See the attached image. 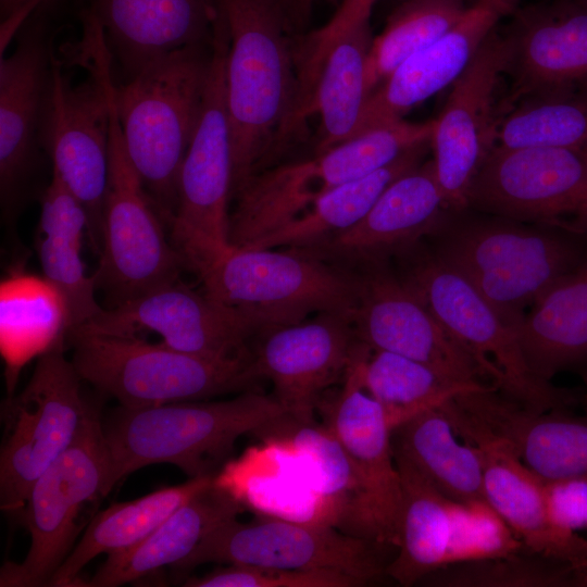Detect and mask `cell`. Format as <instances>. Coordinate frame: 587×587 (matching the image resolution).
I'll use <instances>...</instances> for the list:
<instances>
[{
    "label": "cell",
    "mask_w": 587,
    "mask_h": 587,
    "mask_svg": "<svg viewBox=\"0 0 587 587\" xmlns=\"http://www.w3.org/2000/svg\"><path fill=\"white\" fill-rule=\"evenodd\" d=\"M215 477L190 478L132 501L113 503L98 512L88 522L50 586H79V574L91 560L102 553L110 555L135 546L175 510L211 485Z\"/></svg>",
    "instance_id": "cell-31"
},
{
    "label": "cell",
    "mask_w": 587,
    "mask_h": 587,
    "mask_svg": "<svg viewBox=\"0 0 587 587\" xmlns=\"http://www.w3.org/2000/svg\"><path fill=\"white\" fill-rule=\"evenodd\" d=\"M53 51L49 25L39 17L0 60V198L5 218L20 208L43 145Z\"/></svg>",
    "instance_id": "cell-23"
},
{
    "label": "cell",
    "mask_w": 587,
    "mask_h": 587,
    "mask_svg": "<svg viewBox=\"0 0 587 587\" xmlns=\"http://www.w3.org/2000/svg\"><path fill=\"white\" fill-rule=\"evenodd\" d=\"M286 414L274 395L255 389L218 401L120 405L101 421L109 463L105 495L151 464H173L189 478L215 476L238 438Z\"/></svg>",
    "instance_id": "cell-3"
},
{
    "label": "cell",
    "mask_w": 587,
    "mask_h": 587,
    "mask_svg": "<svg viewBox=\"0 0 587 587\" xmlns=\"http://www.w3.org/2000/svg\"><path fill=\"white\" fill-rule=\"evenodd\" d=\"M213 41V40H212ZM212 42L175 51L116 84L113 102L127 154L145 190L168 223L180 168L197 129Z\"/></svg>",
    "instance_id": "cell-4"
},
{
    "label": "cell",
    "mask_w": 587,
    "mask_h": 587,
    "mask_svg": "<svg viewBox=\"0 0 587 587\" xmlns=\"http://www.w3.org/2000/svg\"><path fill=\"white\" fill-rule=\"evenodd\" d=\"M400 475L402 510L397 555L385 574L410 587L447 565L453 534L454 500L437 490L401 454L394 452Z\"/></svg>",
    "instance_id": "cell-30"
},
{
    "label": "cell",
    "mask_w": 587,
    "mask_h": 587,
    "mask_svg": "<svg viewBox=\"0 0 587 587\" xmlns=\"http://www.w3.org/2000/svg\"><path fill=\"white\" fill-rule=\"evenodd\" d=\"M586 404H587V396H586Z\"/></svg>",
    "instance_id": "cell-51"
},
{
    "label": "cell",
    "mask_w": 587,
    "mask_h": 587,
    "mask_svg": "<svg viewBox=\"0 0 587 587\" xmlns=\"http://www.w3.org/2000/svg\"><path fill=\"white\" fill-rule=\"evenodd\" d=\"M586 573H587V561H586Z\"/></svg>",
    "instance_id": "cell-50"
},
{
    "label": "cell",
    "mask_w": 587,
    "mask_h": 587,
    "mask_svg": "<svg viewBox=\"0 0 587 587\" xmlns=\"http://www.w3.org/2000/svg\"><path fill=\"white\" fill-rule=\"evenodd\" d=\"M243 507L216 480L175 510L135 546L108 555L89 579L90 587H116L175 566L214 529L237 519Z\"/></svg>",
    "instance_id": "cell-28"
},
{
    "label": "cell",
    "mask_w": 587,
    "mask_h": 587,
    "mask_svg": "<svg viewBox=\"0 0 587 587\" xmlns=\"http://www.w3.org/2000/svg\"><path fill=\"white\" fill-rule=\"evenodd\" d=\"M587 149V93L580 88L524 99L497 118L494 146Z\"/></svg>",
    "instance_id": "cell-37"
},
{
    "label": "cell",
    "mask_w": 587,
    "mask_h": 587,
    "mask_svg": "<svg viewBox=\"0 0 587 587\" xmlns=\"http://www.w3.org/2000/svg\"><path fill=\"white\" fill-rule=\"evenodd\" d=\"M512 332L542 380L587 367V260L542 292Z\"/></svg>",
    "instance_id": "cell-29"
},
{
    "label": "cell",
    "mask_w": 587,
    "mask_h": 587,
    "mask_svg": "<svg viewBox=\"0 0 587 587\" xmlns=\"http://www.w3.org/2000/svg\"><path fill=\"white\" fill-rule=\"evenodd\" d=\"M228 26L226 103L235 190L280 162L298 126L291 0H218Z\"/></svg>",
    "instance_id": "cell-1"
},
{
    "label": "cell",
    "mask_w": 587,
    "mask_h": 587,
    "mask_svg": "<svg viewBox=\"0 0 587 587\" xmlns=\"http://www.w3.org/2000/svg\"><path fill=\"white\" fill-rule=\"evenodd\" d=\"M80 249L82 246L46 237L37 247L43 277L60 291L67 304L70 330L87 324L104 309L96 299L95 278L86 274Z\"/></svg>",
    "instance_id": "cell-42"
},
{
    "label": "cell",
    "mask_w": 587,
    "mask_h": 587,
    "mask_svg": "<svg viewBox=\"0 0 587 587\" xmlns=\"http://www.w3.org/2000/svg\"><path fill=\"white\" fill-rule=\"evenodd\" d=\"M228 26L220 17L200 120L185 155L177 185L171 241L185 266L193 268L230 246L233 157L226 103Z\"/></svg>",
    "instance_id": "cell-12"
},
{
    "label": "cell",
    "mask_w": 587,
    "mask_h": 587,
    "mask_svg": "<svg viewBox=\"0 0 587 587\" xmlns=\"http://www.w3.org/2000/svg\"><path fill=\"white\" fill-rule=\"evenodd\" d=\"M80 20L83 35L75 59L88 76L72 84L53 51L42 143L52 171L84 204L89 236L99 248L109 175L110 88L115 78L100 24L87 10Z\"/></svg>",
    "instance_id": "cell-9"
},
{
    "label": "cell",
    "mask_w": 587,
    "mask_h": 587,
    "mask_svg": "<svg viewBox=\"0 0 587 587\" xmlns=\"http://www.w3.org/2000/svg\"><path fill=\"white\" fill-rule=\"evenodd\" d=\"M87 211L77 196L52 171V177L42 199L39 228L42 237L82 246L88 230Z\"/></svg>",
    "instance_id": "cell-44"
},
{
    "label": "cell",
    "mask_w": 587,
    "mask_h": 587,
    "mask_svg": "<svg viewBox=\"0 0 587 587\" xmlns=\"http://www.w3.org/2000/svg\"><path fill=\"white\" fill-rule=\"evenodd\" d=\"M512 329L551 285L587 260V239L471 209L446 208L421 237Z\"/></svg>",
    "instance_id": "cell-2"
},
{
    "label": "cell",
    "mask_w": 587,
    "mask_h": 587,
    "mask_svg": "<svg viewBox=\"0 0 587 587\" xmlns=\"http://www.w3.org/2000/svg\"><path fill=\"white\" fill-rule=\"evenodd\" d=\"M521 1L475 0L470 4L444 36L405 60L366 98L354 136L401 120L414 105L452 84Z\"/></svg>",
    "instance_id": "cell-25"
},
{
    "label": "cell",
    "mask_w": 587,
    "mask_h": 587,
    "mask_svg": "<svg viewBox=\"0 0 587 587\" xmlns=\"http://www.w3.org/2000/svg\"><path fill=\"white\" fill-rule=\"evenodd\" d=\"M458 435L475 447L483 470L485 500L526 549L586 572L587 540L549 522L544 479L528 469L509 442L462 409L453 398L441 404Z\"/></svg>",
    "instance_id": "cell-22"
},
{
    "label": "cell",
    "mask_w": 587,
    "mask_h": 587,
    "mask_svg": "<svg viewBox=\"0 0 587 587\" xmlns=\"http://www.w3.org/2000/svg\"><path fill=\"white\" fill-rule=\"evenodd\" d=\"M420 583L434 587H567L586 585L587 574L525 548L507 555L444 566Z\"/></svg>",
    "instance_id": "cell-39"
},
{
    "label": "cell",
    "mask_w": 587,
    "mask_h": 587,
    "mask_svg": "<svg viewBox=\"0 0 587 587\" xmlns=\"http://www.w3.org/2000/svg\"><path fill=\"white\" fill-rule=\"evenodd\" d=\"M466 207L587 239V149L492 148Z\"/></svg>",
    "instance_id": "cell-15"
},
{
    "label": "cell",
    "mask_w": 587,
    "mask_h": 587,
    "mask_svg": "<svg viewBox=\"0 0 587 587\" xmlns=\"http://www.w3.org/2000/svg\"><path fill=\"white\" fill-rule=\"evenodd\" d=\"M71 361L83 380L125 408L210 400L253 390L261 379L252 350L214 359L150 344L137 336L72 329Z\"/></svg>",
    "instance_id": "cell-7"
},
{
    "label": "cell",
    "mask_w": 587,
    "mask_h": 587,
    "mask_svg": "<svg viewBox=\"0 0 587 587\" xmlns=\"http://www.w3.org/2000/svg\"><path fill=\"white\" fill-rule=\"evenodd\" d=\"M379 546L327 525L279 519L242 523L237 517L214 529L172 569L187 573L214 562L277 570H327L365 585L385 574Z\"/></svg>",
    "instance_id": "cell-17"
},
{
    "label": "cell",
    "mask_w": 587,
    "mask_h": 587,
    "mask_svg": "<svg viewBox=\"0 0 587 587\" xmlns=\"http://www.w3.org/2000/svg\"><path fill=\"white\" fill-rule=\"evenodd\" d=\"M446 208L432 159L392 182L353 226L296 250L338 265L389 257L421 238Z\"/></svg>",
    "instance_id": "cell-27"
},
{
    "label": "cell",
    "mask_w": 587,
    "mask_h": 587,
    "mask_svg": "<svg viewBox=\"0 0 587 587\" xmlns=\"http://www.w3.org/2000/svg\"><path fill=\"white\" fill-rule=\"evenodd\" d=\"M362 382L383 408L391 430L461 392L487 386L457 384L425 363L383 350H371L365 357Z\"/></svg>",
    "instance_id": "cell-36"
},
{
    "label": "cell",
    "mask_w": 587,
    "mask_h": 587,
    "mask_svg": "<svg viewBox=\"0 0 587 587\" xmlns=\"http://www.w3.org/2000/svg\"><path fill=\"white\" fill-rule=\"evenodd\" d=\"M188 587H354L363 584L327 570H277L228 564L200 577L185 580Z\"/></svg>",
    "instance_id": "cell-43"
},
{
    "label": "cell",
    "mask_w": 587,
    "mask_h": 587,
    "mask_svg": "<svg viewBox=\"0 0 587 587\" xmlns=\"http://www.w3.org/2000/svg\"><path fill=\"white\" fill-rule=\"evenodd\" d=\"M70 330L67 304L43 276L13 273L0 284V348L13 386L20 370L59 344Z\"/></svg>",
    "instance_id": "cell-32"
},
{
    "label": "cell",
    "mask_w": 587,
    "mask_h": 587,
    "mask_svg": "<svg viewBox=\"0 0 587 587\" xmlns=\"http://www.w3.org/2000/svg\"><path fill=\"white\" fill-rule=\"evenodd\" d=\"M377 0H341L330 20L319 29L299 39L298 61L307 80H314L336 40L354 25L370 20Z\"/></svg>",
    "instance_id": "cell-45"
},
{
    "label": "cell",
    "mask_w": 587,
    "mask_h": 587,
    "mask_svg": "<svg viewBox=\"0 0 587 587\" xmlns=\"http://www.w3.org/2000/svg\"><path fill=\"white\" fill-rule=\"evenodd\" d=\"M401 1H404V0H397V3L401 2ZM466 3L470 5L472 4L475 0H465Z\"/></svg>",
    "instance_id": "cell-49"
},
{
    "label": "cell",
    "mask_w": 587,
    "mask_h": 587,
    "mask_svg": "<svg viewBox=\"0 0 587 587\" xmlns=\"http://www.w3.org/2000/svg\"><path fill=\"white\" fill-rule=\"evenodd\" d=\"M469 4L465 0H404L373 38L365 63L366 98L412 55L444 36Z\"/></svg>",
    "instance_id": "cell-38"
},
{
    "label": "cell",
    "mask_w": 587,
    "mask_h": 587,
    "mask_svg": "<svg viewBox=\"0 0 587 587\" xmlns=\"http://www.w3.org/2000/svg\"><path fill=\"white\" fill-rule=\"evenodd\" d=\"M525 549L501 515L484 499L455 501L447 565L507 555Z\"/></svg>",
    "instance_id": "cell-41"
},
{
    "label": "cell",
    "mask_w": 587,
    "mask_h": 587,
    "mask_svg": "<svg viewBox=\"0 0 587 587\" xmlns=\"http://www.w3.org/2000/svg\"><path fill=\"white\" fill-rule=\"evenodd\" d=\"M192 271L202 290L241 314L257 336L312 314L350 316L355 304L351 271L301 250L229 246Z\"/></svg>",
    "instance_id": "cell-6"
},
{
    "label": "cell",
    "mask_w": 587,
    "mask_h": 587,
    "mask_svg": "<svg viewBox=\"0 0 587 587\" xmlns=\"http://www.w3.org/2000/svg\"><path fill=\"white\" fill-rule=\"evenodd\" d=\"M124 83L175 51L211 43L218 0H85Z\"/></svg>",
    "instance_id": "cell-24"
},
{
    "label": "cell",
    "mask_w": 587,
    "mask_h": 587,
    "mask_svg": "<svg viewBox=\"0 0 587 587\" xmlns=\"http://www.w3.org/2000/svg\"><path fill=\"white\" fill-rule=\"evenodd\" d=\"M40 0H0V16L2 23V29L11 26V29L17 25L18 21L30 12V9L35 7Z\"/></svg>",
    "instance_id": "cell-47"
},
{
    "label": "cell",
    "mask_w": 587,
    "mask_h": 587,
    "mask_svg": "<svg viewBox=\"0 0 587 587\" xmlns=\"http://www.w3.org/2000/svg\"><path fill=\"white\" fill-rule=\"evenodd\" d=\"M389 259L441 326L476 358L499 392L538 412L565 409L575 401L571 390L555 387L529 370L512 329L422 238L397 249Z\"/></svg>",
    "instance_id": "cell-8"
},
{
    "label": "cell",
    "mask_w": 587,
    "mask_h": 587,
    "mask_svg": "<svg viewBox=\"0 0 587 587\" xmlns=\"http://www.w3.org/2000/svg\"><path fill=\"white\" fill-rule=\"evenodd\" d=\"M435 120H398L316 152L279 162L249 176L233 193L229 243L246 248L312 208L336 188L395 161L410 148L429 141Z\"/></svg>",
    "instance_id": "cell-5"
},
{
    "label": "cell",
    "mask_w": 587,
    "mask_h": 587,
    "mask_svg": "<svg viewBox=\"0 0 587 587\" xmlns=\"http://www.w3.org/2000/svg\"><path fill=\"white\" fill-rule=\"evenodd\" d=\"M371 348L361 345L336 390L325 392L316 411L345 449L357 479V494L345 514L355 535L398 548L402 491L391 427L380 404L362 382Z\"/></svg>",
    "instance_id": "cell-14"
},
{
    "label": "cell",
    "mask_w": 587,
    "mask_h": 587,
    "mask_svg": "<svg viewBox=\"0 0 587 587\" xmlns=\"http://www.w3.org/2000/svg\"><path fill=\"white\" fill-rule=\"evenodd\" d=\"M312 1L313 0H297L296 9L301 10L302 8H309L310 2ZM328 1L337 2L338 0H328Z\"/></svg>",
    "instance_id": "cell-48"
},
{
    "label": "cell",
    "mask_w": 587,
    "mask_h": 587,
    "mask_svg": "<svg viewBox=\"0 0 587 587\" xmlns=\"http://www.w3.org/2000/svg\"><path fill=\"white\" fill-rule=\"evenodd\" d=\"M454 401L504 438L523 463L546 480L587 479V415L529 410L494 386L467 390Z\"/></svg>",
    "instance_id": "cell-26"
},
{
    "label": "cell",
    "mask_w": 587,
    "mask_h": 587,
    "mask_svg": "<svg viewBox=\"0 0 587 587\" xmlns=\"http://www.w3.org/2000/svg\"><path fill=\"white\" fill-rule=\"evenodd\" d=\"M73 329L116 336L153 332L172 349L214 359L251 352L249 340L257 336L237 311L180 279L104 308L93 320Z\"/></svg>",
    "instance_id": "cell-19"
},
{
    "label": "cell",
    "mask_w": 587,
    "mask_h": 587,
    "mask_svg": "<svg viewBox=\"0 0 587 587\" xmlns=\"http://www.w3.org/2000/svg\"><path fill=\"white\" fill-rule=\"evenodd\" d=\"M258 435L294 448L313 461L319 470L322 492L342 500L346 512L357 494V479L345 449L324 424L298 422L286 414Z\"/></svg>",
    "instance_id": "cell-40"
},
{
    "label": "cell",
    "mask_w": 587,
    "mask_h": 587,
    "mask_svg": "<svg viewBox=\"0 0 587 587\" xmlns=\"http://www.w3.org/2000/svg\"><path fill=\"white\" fill-rule=\"evenodd\" d=\"M429 147L430 141L416 145L386 166L336 188L246 248L303 249L338 235L358 223L392 182L420 166Z\"/></svg>",
    "instance_id": "cell-34"
},
{
    "label": "cell",
    "mask_w": 587,
    "mask_h": 587,
    "mask_svg": "<svg viewBox=\"0 0 587 587\" xmlns=\"http://www.w3.org/2000/svg\"><path fill=\"white\" fill-rule=\"evenodd\" d=\"M255 337L258 375L272 383L287 415L302 423L314 422L321 398L341 380L362 345L349 316L338 313L316 314Z\"/></svg>",
    "instance_id": "cell-20"
},
{
    "label": "cell",
    "mask_w": 587,
    "mask_h": 587,
    "mask_svg": "<svg viewBox=\"0 0 587 587\" xmlns=\"http://www.w3.org/2000/svg\"><path fill=\"white\" fill-rule=\"evenodd\" d=\"M372 41L371 23L366 20L348 29L328 51L309 107V115L316 111L322 121L316 152L354 136L366 101L365 63Z\"/></svg>",
    "instance_id": "cell-35"
},
{
    "label": "cell",
    "mask_w": 587,
    "mask_h": 587,
    "mask_svg": "<svg viewBox=\"0 0 587 587\" xmlns=\"http://www.w3.org/2000/svg\"><path fill=\"white\" fill-rule=\"evenodd\" d=\"M108 454L92 410L73 444L34 483L20 514L30 544L22 562H5L1 587H42L65 561L83 529V512L105 497Z\"/></svg>",
    "instance_id": "cell-13"
},
{
    "label": "cell",
    "mask_w": 587,
    "mask_h": 587,
    "mask_svg": "<svg viewBox=\"0 0 587 587\" xmlns=\"http://www.w3.org/2000/svg\"><path fill=\"white\" fill-rule=\"evenodd\" d=\"M59 344L37 358L24 389L1 408L0 507L20 516L39 476L73 444L92 410Z\"/></svg>",
    "instance_id": "cell-11"
},
{
    "label": "cell",
    "mask_w": 587,
    "mask_h": 587,
    "mask_svg": "<svg viewBox=\"0 0 587 587\" xmlns=\"http://www.w3.org/2000/svg\"><path fill=\"white\" fill-rule=\"evenodd\" d=\"M341 266L355 279L349 319L362 344L425 363L457 384L489 385L482 380L488 378L476 358L441 326L389 257Z\"/></svg>",
    "instance_id": "cell-16"
},
{
    "label": "cell",
    "mask_w": 587,
    "mask_h": 587,
    "mask_svg": "<svg viewBox=\"0 0 587 587\" xmlns=\"http://www.w3.org/2000/svg\"><path fill=\"white\" fill-rule=\"evenodd\" d=\"M501 32L510 90L497 116L533 97L587 83V0H540L519 5Z\"/></svg>",
    "instance_id": "cell-18"
},
{
    "label": "cell",
    "mask_w": 587,
    "mask_h": 587,
    "mask_svg": "<svg viewBox=\"0 0 587 587\" xmlns=\"http://www.w3.org/2000/svg\"><path fill=\"white\" fill-rule=\"evenodd\" d=\"M114 86L113 82L100 260L92 275L108 308L179 279L186 267L127 154L113 102Z\"/></svg>",
    "instance_id": "cell-10"
},
{
    "label": "cell",
    "mask_w": 587,
    "mask_h": 587,
    "mask_svg": "<svg viewBox=\"0 0 587 587\" xmlns=\"http://www.w3.org/2000/svg\"><path fill=\"white\" fill-rule=\"evenodd\" d=\"M507 61V43L496 28L452 83L447 102L435 120L430 146L448 208L466 207L471 184L492 149L495 96Z\"/></svg>",
    "instance_id": "cell-21"
},
{
    "label": "cell",
    "mask_w": 587,
    "mask_h": 587,
    "mask_svg": "<svg viewBox=\"0 0 587 587\" xmlns=\"http://www.w3.org/2000/svg\"><path fill=\"white\" fill-rule=\"evenodd\" d=\"M544 496L554 528L566 534L587 529V479H544Z\"/></svg>",
    "instance_id": "cell-46"
},
{
    "label": "cell",
    "mask_w": 587,
    "mask_h": 587,
    "mask_svg": "<svg viewBox=\"0 0 587 587\" xmlns=\"http://www.w3.org/2000/svg\"><path fill=\"white\" fill-rule=\"evenodd\" d=\"M391 444L394 452L446 497L461 502L485 500L479 455L458 435L441 404L395 427Z\"/></svg>",
    "instance_id": "cell-33"
}]
</instances>
